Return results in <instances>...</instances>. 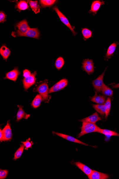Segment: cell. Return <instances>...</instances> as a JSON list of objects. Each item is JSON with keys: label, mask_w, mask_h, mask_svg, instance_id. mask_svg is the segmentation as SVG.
I'll use <instances>...</instances> for the list:
<instances>
[{"label": "cell", "mask_w": 119, "mask_h": 179, "mask_svg": "<svg viewBox=\"0 0 119 179\" xmlns=\"http://www.w3.org/2000/svg\"><path fill=\"white\" fill-rule=\"evenodd\" d=\"M102 120L101 118L100 117L97 112H95V113L90 115V116L80 120V121L82 122H88V123L95 124L97 122Z\"/></svg>", "instance_id": "12"}, {"label": "cell", "mask_w": 119, "mask_h": 179, "mask_svg": "<svg viewBox=\"0 0 119 179\" xmlns=\"http://www.w3.org/2000/svg\"><path fill=\"white\" fill-rule=\"evenodd\" d=\"M52 133L62 138L65 139L66 140L70 141V142L76 143H79L80 144H82L86 146H89L88 144L84 143L80 141L79 139H76L74 137L71 136L69 135H65V134L58 133L54 131L52 132Z\"/></svg>", "instance_id": "10"}, {"label": "cell", "mask_w": 119, "mask_h": 179, "mask_svg": "<svg viewBox=\"0 0 119 179\" xmlns=\"http://www.w3.org/2000/svg\"><path fill=\"white\" fill-rule=\"evenodd\" d=\"M64 64L65 61L63 58L62 57H59L55 61V67L57 70H60L64 66Z\"/></svg>", "instance_id": "31"}, {"label": "cell", "mask_w": 119, "mask_h": 179, "mask_svg": "<svg viewBox=\"0 0 119 179\" xmlns=\"http://www.w3.org/2000/svg\"><path fill=\"white\" fill-rule=\"evenodd\" d=\"M101 92L103 95L109 97H112L113 93V91L105 84L102 87Z\"/></svg>", "instance_id": "24"}, {"label": "cell", "mask_w": 119, "mask_h": 179, "mask_svg": "<svg viewBox=\"0 0 119 179\" xmlns=\"http://www.w3.org/2000/svg\"><path fill=\"white\" fill-rule=\"evenodd\" d=\"M23 76L24 78H27L31 75V72L28 70L25 69L24 70Z\"/></svg>", "instance_id": "35"}, {"label": "cell", "mask_w": 119, "mask_h": 179, "mask_svg": "<svg viewBox=\"0 0 119 179\" xmlns=\"http://www.w3.org/2000/svg\"><path fill=\"white\" fill-rule=\"evenodd\" d=\"M74 164L81 171H82L85 174L87 175V177L90 175L92 172V170L82 163L79 162H77L75 163Z\"/></svg>", "instance_id": "18"}, {"label": "cell", "mask_w": 119, "mask_h": 179, "mask_svg": "<svg viewBox=\"0 0 119 179\" xmlns=\"http://www.w3.org/2000/svg\"><path fill=\"white\" fill-rule=\"evenodd\" d=\"M25 147L23 144L20 145V147L19 148L15 153L14 154V157L13 158V160L16 161V160L19 159L21 157L22 154L24 150Z\"/></svg>", "instance_id": "29"}, {"label": "cell", "mask_w": 119, "mask_h": 179, "mask_svg": "<svg viewBox=\"0 0 119 179\" xmlns=\"http://www.w3.org/2000/svg\"><path fill=\"white\" fill-rule=\"evenodd\" d=\"M113 88L116 89L119 88V83L117 84H115L113 86Z\"/></svg>", "instance_id": "37"}, {"label": "cell", "mask_w": 119, "mask_h": 179, "mask_svg": "<svg viewBox=\"0 0 119 179\" xmlns=\"http://www.w3.org/2000/svg\"><path fill=\"white\" fill-rule=\"evenodd\" d=\"M117 44L116 43H113L109 46L108 50L105 57V59L108 60L113 56L115 49L117 47Z\"/></svg>", "instance_id": "19"}, {"label": "cell", "mask_w": 119, "mask_h": 179, "mask_svg": "<svg viewBox=\"0 0 119 179\" xmlns=\"http://www.w3.org/2000/svg\"><path fill=\"white\" fill-rule=\"evenodd\" d=\"M3 135L2 132V130L1 129H0V141L1 142H3Z\"/></svg>", "instance_id": "36"}, {"label": "cell", "mask_w": 119, "mask_h": 179, "mask_svg": "<svg viewBox=\"0 0 119 179\" xmlns=\"http://www.w3.org/2000/svg\"><path fill=\"white\" fill-rule=\"evenodd\" d=\"M94 109L99 113L101 116H104L106 114V109L104 104H93Z\"/></svg>", "instance_id": "22"}, {"label": "cell", "mask_w": 119, "mask_h": 179, "mask_svg": "<svg viewBox=\"0 0 119 179\" xmlns=\"http://www.w3.org/2000/svg\"><path fill=\"white\" fill-rule=\"evenodd\" d=\"M82 68L88 75L94 73L95 67L93 61L92 59H85L82 63Z\"/></svg>", "instance_id": "7"}, {"label": "cell", "mask_w": 119, "mask_h": 179, "mask_svg": "<svg viewBox=\"0 0 119 179\" xmlns=\"http://www.w3.org/2000/svg\"><path fill=\"white\" fill-rule=\"evenodd\" d=\"M100 129L101 128L95 124L87 122H82L81 132L78 135V138H79L82 136L88 133H93V132H97L99 133Z\"/></svg>", "instance_id": "2"}, {"label": "cell", "mask_w": 119, "mask_h": 179, "mask_svg": "<svg viewBox=\"0 0 119 179\" xmlns=\"http://www.w3.org/2000/svg\"><path fill=\"white\" fill-rule=\"evenodd\" d=\"M106 70L97 78L92 81V85L95 90L96 91V92L100 93L101 92L102 87H103V84H104L103 83V80Z\"/></svg>", "instance_id": "8"}, {"label": "cell", "mask_w": 119, "mask_h": 179, "mask_svg": "<svg viewBox=\"0 0 119 179\" xmlns=\"http://www.w3.org/2000/svg\"><path fill=\"white\" fill-rule=\"evenodd\" d=\"M68 82L67 79H62L54 84L53 86L49 89V93L58 92L62 90L67 86Z\"/></svg>", "instance_id": "5"}, {"label": "cell", "mask_w": 119, "mask_h": 179, "mask_svg": "<svg viewBox=\"0 0 119 179\" xmlns=\"http://www.w3.org/2000/svg\"><path fill=\"white\" fill-rule=\"evenodd\" d=\"M3 135V142L10 141L12 138V133L9 121H8L6 125L2 130Z\"/></svg>", "instance_id": "9"}, {"label": "cell", "mask_w": 119, "mask_h": 179, "mask_svg": "<svg viewBox=\"0 0 119 179\" xmlns=\"http://www.w3.org/2000/svg\"><path fill=\"white\" fill-rule=\"evenodd\" d=\"M104 4V1H103L99 0L93 1L91 5L90 9L89 11V13L92 14L93 15L96 14L101 6Z\"/></svg>", "instance_id": "11"}, {"label": "cell", "mask_w": 119, "mask_h": 179, "mask_svg": "<svg viewBox=\"0 0 119 179\" xmlns=\"http://www.w3.org/2000/svg\"><path fill=\"white\" fill-rule=\"evenodd\" d=\"M53 9L54 11L56 12V13H57V14L58 16L60 19L61 20V22H62L65 25L66 27L68 28L70 30L71 32H72L73 35L75 36L77 34V33L74 30V29L71 26L70 23H69L68 20L66 17L65 16V15L63 14L62 12H61L59 10L58 8L57 7H54L53 8Z\"/></svg>", "instance_id": "4"}, {"label": "cell", "mask_w": 119, "mask_h": 179, "mask_svg": "<svg viewBox=\"0 0 119 179\" xmlns=\"http://www.w3.org/2000/svg\"><path fill=\"white\" fill-rule=\"evenodd\" d=\"M11 53L10 49L6 46H2L0 49V54L4 60L8 59L11 54Z\"/></svg>", "instance_id": "20"}, {"label": "cell", "mask_w": 119, "mask_h": 179, "mask_svg": "<svg viewBox=\"0 0 119 179\" xmlns=\"http://www.w3.org/2000/svg\"><path fill=\"white\" fill-rule=\"evenodd\" d=\"M42 101V99L41 96L40 94H37L32 101L31 103V105L33 108L36 109L39 107Z\"/></svg>", "instance_id": "21"}, {"label": "cell", "mask_w": 119, "mask_h": 179, "mask_svg": "<svg viewBox=\"0 0 119 179\" xmlns=\"http://www.w3.org/2000/svg\"><path fill=\"white\" fill-rule=\"evenodd\" d=\"M48 81L45 80L40 82L38 85L33 89L34 92L39 93L41 96L42 101L46 103H49L51 99V96L49 95Z\"/></svg>", "instance_id": "1"}, {"label": "cell", "mask_w": 119, "mask_h": 179, "mask_svg": "<svg viewBox=\"0 0 119 179\" xmlns=\"http://www.w3.org/2000/svg\"><path fill=\"white\" fill-rule=\"evenodd\" d=\"M6 15L3 12L1 11L0 12V22L1 23H4L6 21Z\"/></svg>", "instance_id": "34"}, {"label": "cell", "mask_w": 119, "mask_h": 179, "mask_svg": "<svg viewBox=\"0 0 119 179\" xmlns=\"http://www.w3.org/2000/svg\"><path fill=\"white\" fill-rule=\"evenodd\" d=\"M56 1L55 0H40L39 2L42 7H47L52 6Z\"/></svg>", "instance_id": "30"}, {"label": "cell", "mask_w": 119, "mask_h": 179, "mask_svg": "<svg viewBox=\"0 0 119 179\" xmlns=\"http://www.w3.org/2000/svg\"><path fill=\"white\" fill-rule=\"evenodd\" d=\"M106 96L98 94L96 92L95 95L90 98V100L97 104H104L106 102Z\"/></svg>", "instance_id": "15"}, {"label": "cell", "mask_w": 119, "mask_h": 179, "mask_svg": "<svg viewBox=\"0 0 119 179\" xmlns=\"http://www.w3.org/2000/svg\"><path fill=\"white\" fill-rule=\"evenodd\" d=\"M8 171L7 170H0V179H6L7 176Z\"/></svg>", "instance_id": "33"}, {"label": "cell", "mask_w": 119, "mask_h": 179, "mask_svg": "<svg viewBox=\"0 0 119 179\" xmlns=\"http://www.w3.org/2000/svg\"><path fill=\"white\" fill-rule=\"evenodd\" d=\"M81 32L84 40H86L87 39L90 38L92 36V32L88 28H82Z\"/></svg>", "instance_id": "28"}, {"label": "cell", "mask_w": 119, "mask_h": 179, "mask_svg": "<svg viewBox=\"0 0 119 179\" xmlns=\"http://www.w3.org/2000/svg\"><path fill=\"white\" fill-rule=\"evenodd\" d=\"M99 133L103 134V135L108 137H119V134L117 133L116 132L114 131L106 130V129H102L101 128Z\"/></svg>", "instance_id": "23"}, {"label": "cell", "mask_w": 119, "mask_h": 179, "mask_svg": "<svg viewBox=\"0 0 119 179\" xmlns=\"http://www.w3.org/2000/svg\"><path fill=\"white\" fill-rule=\"evenodd\" d=\"M37 72L35 71L30 76L27 78H24L22 80L24 88L25 91H27L35 83V76L37 75Z\"/></svg>", "instance_id": "6"}, {"label": "cell", "mask_w": 119, "mask_h": 179, "mask_svg": "<svg viewBox=\"0 0 119 179\" xmlns=\"http://www.w3.org/2000/svg\"><path fill=\"white\" fill-rule=\"evenodd\" d=\"M21 37L32 38L35 39H39L40 37V33L38 29L37 28H30L26 33L23 34Z\"/></svg>", "instance_id": "13"}, {"label": "cell", "mask_w": 119, "mask_h": 179, "mask_svg": "<svg viewBox=\"0 0 119 179\" xmlns=\"http://www.w3.org/2000/svg\"><path fill=\"white\" fill-rule=\"evenodd\" d=\"M29 4L32 11L35 14L38 13L40 12V7L38 4L37 1H29Z\"/></svg>", "instance_id": "26"}, {"label": "cell", "mask_w": 119, "mask_h": 179, "mask_svg": "<svg viewBox=\"0 0 119 179\" xmlns=\"http://www.w3.org/2000/svg\"><path fill=\"white\" fill-rule=\"evenodd\" d=\"M16 27L18 30L16 32H13L12 36L14 37H21L23 34L26 33L30 28L26 20H24L18 22L16 24Z\"/></svg>", "instance_id": "3"}, {"label": "cell", "mask_w": 119, "mask_h": 179, "mask_svg": "<svg viewBox=\"0 0 119 179\" xmlns=\"http://www.w3.org/2000/svg\"><path fill=\"white\" fill-rule=\"evenodd\" d=\"M19 108L18 111L16 114V121L18 122L20 121V120L25 119H28L30 115L27 114L25 113L23 109L24 106L18 105Z\"/></svg>", "instance_id": "17"}, {"label": "cell", "mask_w": 119, "mask_h": 179, "mask_svg": "<svg viewBox=\"0 0 119 179\" xmlns=\"http://www.w3.org/2000/svg\"><path fill=\"white\" fill-rule=\"evenodd\" d=\"M21 143L24 145L25 150H28L29 149L31 148L32 146L34 144L33 143L32 141L30 142V138L27 139L26 141L22 142Z\"/></svg>", "instance_id": "32"}, {"label": "cell", "mask_w": 119, "mask_h": 179, "mask_svg": "<svg viewBox=\"0 0 119 179\" xmlns=\"http://www.w3.org/2000/svg\"><path fill=\"white\" fill-rule=\"evenodd\" d=\"M29 8L28 3L24 1H20L16 3V8L19 11H24L28 9Z\"/></svg>", "instance_id": "25"}, {"label": "cell", "mask_w": 119, "mask_h": 179, "mask_svg": "<svg viewBox=\"0 0 119 179\" xmlns=\"http://www.w3.org/2000/svg\"><path fill=\"white\" fill-rule=\"evenodd\" d=\"M88 177L89 179H108L109 176L107 174L93 170L91 174Z\"/></svg>", "instance_id": "16"}, {"label": "cell", "mask_w": 119, "mask_h": 179, "mask_svg": "<svg viewBox=\"0 0 119 179\" xmlns=\"http://www.w3.org/2000/svg\"><path fill=\"white\" fill-rule=\"evenodd\" d=\"M104 105L106 107V112L105 115V118L107 119L109 115L110 114V108H111V99L108 97L106 99V102L104 103Z\"/></svg>", "instance_id": "27"}, {"label": "cell", "mask_w": 119, "mask_h": 179, "mask_svg": "<svg viewBox=\"0 0 119 179\" xmlns=\"http://www.w3.org/2000/svg\"><path fill=\"white\" fill-rule=\"evenodd\" d=\"M20 74L18 68H15L11 71L8 72L6 74L4 79H8L13 81L16 82L18 77Z\"/></svg>", "instance_id": "14"}]
</instances>
